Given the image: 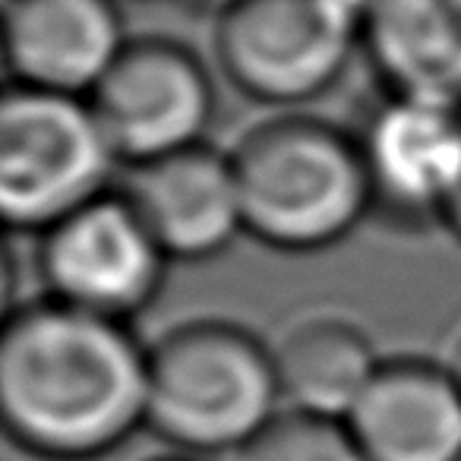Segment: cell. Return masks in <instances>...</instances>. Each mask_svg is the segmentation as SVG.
<instances>
[{
  "instance_id": "1",
  "label": "cell",
  "mask_w": 461,
  "mask_h": 461,
  "mask_svg": "<svg viewBox=\"0 0 461 461\" xmlns=\"http://www.w3.org/2000/svg\"><path fill=\"white\" fill-rule=\"evenodd\" d=\"M149 411V348L127 322L54 297L16 303L0 332V417L45 461H95L121 448Z\"/></svg>"
},
{
  "instance_id": "2",
  "label": "cell",
  "mask_w": 461,
  "mask_h": 461,
  "mask_svg": "<svg viewBox=\"0 0 461 461\" xmlns=\"http://www.w3.org/2000/svg\"><path fill=\"white\" fill-rule=\"evenodd\" d=\"M244 230L282 253L341 244L373 212L357 133L313 114H282L230 149Z\"/></svg>"
},
{
  "instance_id": "3",
  "label": "cell",
  "mask_w": 461,
  "mask_h": 461,
  "mask_svg": "<svg viewBox=\"0 0 461 461\" xmlns=\"http://www.w3.org/2000/svg\"><path fill=\"white\" fill-rule=\"evenodd\" d=\"M282 404L276 351L238 322H180L149 345L146 427L180 455H238Z\"/></svg>"
},
{
  "instance_id": "4",
  "label": "cell",
  "mask_w": 461,
  "mask_h": 461,
  "mask_svg": "<svg viewBox=\"0 0 461 461\" xmlns=\"http://www.w3.org/2000/svg\"><path fill=\"white\" fill-rule=\"evenodd\" d=\"M364 7L366 0H228L212 32L218 67L250 102L310 104L364 51Z\"/></svg>"
},
{
  "instance_id": "5",
  "label": "cell",
  "mask_w": 461,
  "mask_h": 461,
  "mask_svg": "<svg viewBox=\"0 0 461 461\" xmlns=\"http://www.w3.org/2000/svg\"><path fill=\"white\" fill-rule=\"evenodd\" d=\"M117 161L89 98L10 83L0 102V212L14 230L45 234L104 196Z\"/></svg>"
},
{
  "instance_id": "6",
  "label": "cell",
  "mask_w": 461,
  "mask_h": 461,
  "mask_svg": "<svg viewBox=\"0 0 461 461\" xmlns=\"http://www.w3.org/2000/svg\"><path fill=\"white\" fill-rule=\"evenodd\" d=\"M45 297L130 322L161 294L167 253L127 193H104L39 234Z\"/></svg>"
},
{
  "instance_id": "7",
  "label": "cell",
  "mask_w": 461,
  "mask_h": 461,
  "mask_svg": "<svg viewBox=\"0 0 461 461\" xmlns=\"http://www.w3.org/2000/svg\"><path fill=\"white\" fill-rule=\"evenodd\" d=\"M89 104L117 158L136 167L203 146L218 95L209 67L186 45L130 39Z\"/></svg>"
},
{
  "instance_id": "8",
  "label": "cell",
  "mask_w": 461,
  "mask_h": 461,
  "mask_svg": "<svg viewBox=\"0 0 461 461\" xmlns=\"http://www.w3.org/2000/svg\"><path fill=\"white\" fill-rule=\"evenodd\" d=\"M373 209L398 224L442 221L461 186V111L385 95L357 133Z\"/></svg>"
},
{
  "instance_id": "9",
  "label": "cell",
  "mask_w": 461,
  "mask_h": 461,
  "mask_svg": "<svg viewBox=\"0 0 461 461\" xmlns=\"http://www.w3.org/2000/svg\"><path fill=\"white\" fill-rule=\"evenodd\" d=\"M123 193L167 259L203 263L247 234L230 152L209 142L136 165Z\"/></svg>"
},
{
  "instance_id": "10",
  "label": "cell",
  "mask_w": 461,
  "mask_h": 461,
  "mask_svg": "<svg viewBox=\"0 0 461 461\" xmlns=\"http://www.w3.org/2000/svg\"><path fill=\"white\" fill-rule=\"evenodd\" d=\"M4 41L14 86L89 98L130 39L114 0H10Z\"/></svg>"
},
{
  "instance_id": "11",
  "label": "cell",
  "mask_w": 461,
  "mask_h": 461,
  "mask_svg": "<svg viewBox=\"0 0 461 461\" xmlns=\"http://www.w3.org/2000/svg\"><path fill=\"white\" fill-rule=\"evenodd\" d=\"M345 423L370 461H461V383L452 366L383 360Z\"/></svg>"
},
{
  "instance_id": "12",
  "label": "cell",
  "mask_w": 461,
  "mask_h": 461,
  "mask_svg": "<svg viewBox=\"0 0 461 461\" xmlns=\"http://www.w3.org/2000/svg\"><path fill=\"white\" fill-rule=\"evenodd\" d=\"M364 54L389 95L461 111V0H366Z\"/></svg>"
},
{
  "instance_id": "13",
  "label": "cell",
  "mask_w": 461,
  "mask_h": 461,
  "mask_svg": "<svg viewBox=\"0 0 461 461\" xmlns=\"http://www.w3.org/2000/svg\"><path fill=\"white\" fill-rule=\"evenodd\" d=\"M272 351L285 404L339 420H348L383 366L364 329L341 316L297 322Z\"/></svg>"
},
{
  "instance_id": "14",
  "label": "cell",
  "mask_w": 461,
  "mask_h": 461,
  "mask_svg": "<svg viewBox=\"0 0 461 461\" xmlns=\"http://www.w3.org/2000/svg\"><path fill=\"white\" fill-rule=\"evenodd\" d=\"M234 461H370L339 417L282 411L257 439H250Z\"/></svg>"
},
{
  "instance_id": "15",
  "label": "cell",
  "mask_w": 461,
  "mask_h": 461,
  "mask_svg": "<svg viewBox=\"0 0 461 461\" xmlns=\"http://www.w3.org/2000/svg\"><path fill=\"white\" fill-rule=\"evenodd\" d=\"M442 224L452 230L455 238H458V244H461V186H458V193H455L452 203H448L446 215H442Z\"/></svg>"
},
{
  "instance_id": "16",
  "label": "cell",
  "mask_w": 461,
  "mask_h": 461,
  "mask_svg": "<svg viewBox=\"0 0 461 461\" xmlns=\"http://www.w3.org/2000/svg\"><path fill=\"white\" fill-rule=\"evenodd\" d=\"M452 373H455V379L461 383V341H458V348H455V354H452Z\"/></svg>"
},
{
  "instance_id": "17",
  "label": "cell",
  "mask_w": 461,
  "mask_h": 461,
  "mask_svg": "<svg viewBox=\"0 0 461 461\" xmlns=\"http://www.w3.org/2000/svg\"><path fill=\"white\" fill-rule=\"evenodd\" d=\"M155 461H203V458H193V455H171V458H155Z\"/></svg>"
},
{
  "instance_id": "18",
  "label": "cell",
  "mask_w": 461,
  "mask_h": 461,
  "mask_svg": "<svg viewBox=\"0 0 461 461\" xmlns=\"http://www.w3.org/2000/svg\"><path fill=\"white\" fill-rule=\"evenodd\" d=\"M224 4H228V0H218V10H221V7H224Z\"/></svg>"
}]
</instances>
